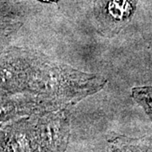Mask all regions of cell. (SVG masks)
<instances>
[{"instance_id":"cell-2","label":"cell","mask_w":152,"mask_h":152,"mask_svg":"<svg viewBox=\"0 0 152 152\" xmlns=\"http://www.w3.org/2000/svg\"><path fill=\"white\" fill-rule=\"evenodd\" d=\"M40 1H43V2H55L57 0H40Z\"/></svg>"},{"instance_id":"cell-1","label":"cell","mask_w":152,"mask_h":152,"mask_svg":"<svg viewBox=\"0 0 152 152\" xmlns=\"http://www.w3.org/2000/svg\"><path fill=\"white\" fill-rule=\"evenodd\" d=\"M139 0H96L95 15L107 31L117 33L131 21Z\"/></svg>"}]
</instances>
